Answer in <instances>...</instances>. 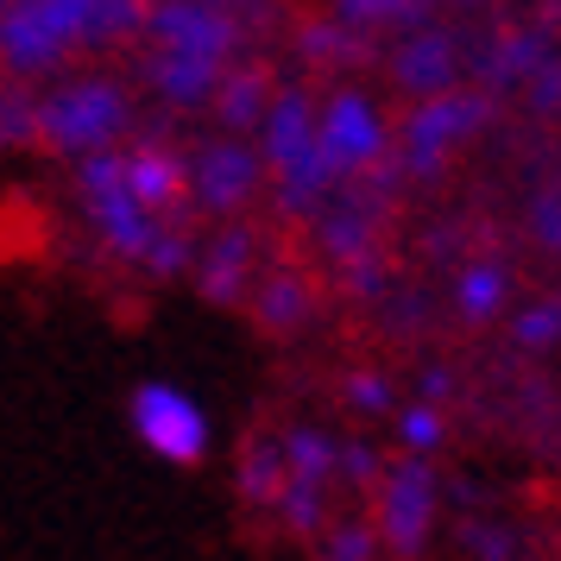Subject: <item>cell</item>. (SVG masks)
<instances>
[{
  "label": "cell",
  "mask_w": 561,
  "mask_h": 561,
  "mask_svg": "<svg viewBox=\"0 0 561 561\" xmlns=\"http://www.w3.org/2000/svg\"><path fill=\"white\" fill-rule=\"evenodd\" d=\"M316 146L334 164V178H354L366 164H379L385 152V114L359 89H341L316 107Z\"/></svg>",
  "instance_id": "cell-7"
},
{
  "label": "cell",
  "mask_w": 561,
  "mask_h": 561,
  "mask_svg": "<svg viewBox=\"0 0 561 561\" xmlns=\"http://www.w3.org/2000/svg\"><path fill=\"white\" fill-rule=\"evenodd\" d=\"M398 435H404V448H435V435H442V423H435V410H404L398 416Z\"/></svg>",
  "instance_id": "cell-19"
},
{
  "label": "cell",
  "mask_w": 561,
  "mask_h": 561,
  "mask_svg": "<svg viewBox=\"0 0 561 561\" xmlns=\"http://www.w3.org/2000/svg\"><path fill=\"white\" fill-rule=\"evenodd\" d=\"M467 121H473V107H455V102H430V107H423V114H416V121H410V133H404L410 158H416V164H430V158L442 152V146H448V139H455V133L467 127Z\"/></svg>",
  "instance_id": "cell-15"
},
{
  "label": "cell",
  "mask_w": 561,
  "mask_h": 561,
  "mask_svg": "<svg viewBox=\"0 0 561 561\" xmlns=\"http://www.w3.org/2000/svg\"><path fill=\"white\" fill-rule=\"evenodd\" d=\"M221 70H228V64H203V57L152 51V45H146V57H139V77H146V89H152V95L171 107V114H190V107H208V102H215Z\"/></svg>",
  "instance_id": "cell-10"
},
{
  "label": "cell",
  "mask_w": 561,
  "mask_h": 561,
  "mask_svg": "<svg viewBox=\"0 0 561 561\" xmlns=\"http://www.w3.org/2000/svg\"><path fill=\"white\" fill-rule=\"evenodd\" d=\"M133 89L107 70H64L38 89V152L77 164L89 152H114L133 139Z\"/></svg>",
  "instance_id": "cell-3"
},
{
  "label": "cell",
  "mask_w": 561,
  "mask_h": 561,
  "mask_svg": "<svg viewBox=\"0 0 561 561\" xmlns=\"http://www.w3.org/2000/svg\"><path fill=\"white\" fill-rule=\"evenodd\" d=\"M499 290H505V278H499V272H467V278H460V304H467V316H485V309L499 304Z\"/></svg>",
  "instance_id": "cell-18"
},
{
  "label": "cell",
  "mask_w": 561,
  "mask_h": 561,
  "mask_svg": "<svg viewBox=\"0 0 561 561\" xmlns=\"http://www.w3.org/2000/svg\"><path fill=\"white\" fill-rule=\"evenodd\" d=\"M423 517H430V480H423V467H404V473H391L385 485V536L398 542V549H416V536H423Z\"/></svg>",
  "instance_id": "cell-11"
},
{
  "label": "cell",
  "mask_w": 561,
  "mask_h": 561,
  "mask_svg": "<svg viewBox=\"0 0 561 561\" xmlns=\"http://www.w3.org/2000/svg\"><path fill=\"white\" fill-rule=\"evenodd\" d=\"M139 45L178 51V57H203V64H233L240 32H233V13L221 0H152Z\"/></svg>",
  "instance_id": "cell-6"
},
{
  "label": "cell",
  "mask_w": 561,
  "mask_h": 561,
  "mask_svg": "<svg viewBox=\"0 0 561 561\" xmlns=\"http://www.w3.org/2000/svg\"><path fill=\"white\" fill-rule=\"evenodd\" d=\"M7 7H13V0H0V13H7Z\"/></svg>",
  "instance_id": "cell-22"
},
{
  "label": "cell",
  "mask_w": 561,
  "mask_h": 561,
  "mask_svg": "<svg viewBox=\"0 0 561 561\" xmlns=\"http://www.w3.org/2000/svg\"><path fill=\"white\" fill-rule=\"evenodd\" d=\"M259 158H265V171L278 178V203L290 208V215L329 203V190L341 183L334 164L322 158V146H316V107H309L297 89H284V95L265 102V114H259Z\"/></svg>",
  "instance_id": "cell-4"
},
{
  "label": "cell",
  "mask_w": 561,
  "mask_h": 561,
  "mask_svg": "<svg viewBox=\"0 0 561 561\" xmlns=\"http://www.w3.org/2000/svg\"><path fill=\"white\" fill-rule=\"evenodd\" d=\"M259 316L272 322V329H290L297 316H304V290L290 278H278V284H265V304H259Z\"/></svg>",
  "instance_id": "cell-17"
},
{
  "label": "cell",
  "mask_w": 561,
  "mask_h": 561,
  "mask_svg": "<svg viewBox=\"0 0 561 561\" xmlns=\"http://www.w3.org/2000/svg\"><path fill=\"white\" fill-rule=\"evenodd\" d=\"M196 284H203V297H215V304H233L240 284H247V233H221L203 253V265H196Z\"/></svg>",
  "instance_id": "cell-14"
},
{
  "label": "cell",
  "mask_w": 561,
  "mask_h": 561,
  "mask_svg": "<svg viewBox=\"0 0 561 561\" xmlns=\"http://www.w3.org/2000/svg\"><path fill=\"white\" fill-rule=\"evenodd\" d=\"M127 430L139 435V448H146L152 460H164V467H203L208 442H215V430H208V410L196 404L183 385H171V379L133 385Z\"/></svg>",
  "instance_id": "cell-5"
},
{
  "label": "cell",
  "mask_w": 561,
  "mask_h": 561,
  "mask_svg": "<svg viewBox=\"0 0 561 561\" xmlns=\"http://www.w3.org/2000/svg\"><path fill=\"white\" fill-rule=\"evenodd\" d=\"M347 398H354L359 410H385V385L379 379H354L347 385Z\"/></svg>",
  "instance_id": "cell-20"
},
{
  "label": "cell",
  "mask_w": 561,
  "mask_h": 561,
  "mask_svg": "<svg viewBox=\"0 0 561 561\" xmlns=\"http://www.w3.org/2000/svg\"><path fill=\"white\" fill-rule=\"evenodd\" d=\"M329 561H366V549H359V536H354V530H347V536H334Z\"/></svg>",
  "instance_id": "cell-21"
},
{
  "label": "cell",
  "mask_w": 561,
  "mask_h": 561,
  "mask_svg": "<svg viewBox=\"0 0 561 561\" xmlns=\"http://www.w3.org/2000/svg\"><path fill=\"white\" fill-rule=\"evenodd\" d=\"M121 171H127L133 196L146 208H158V215H171L178 203H190V158L171 152L164 139H127Z\"/></svg>",
  "instance_id": "cell-9"
},
{
  "label": "cell",
  "mask_w": 561,
  "mask_h": 561,
  "mask_svg": "<svg viewBox=\"0 0 561 561\" xmlns=\"http://www.w3.org/2000/svg\"><path fill=\"white\" fill-rule=\"evenodd\" d=\"M416 7H423V0H341V20H347V26H398Z\"/></svg>",
  "instance_id": "cell-16"
},
{
  "label": "cell",
  "mask_w": 561,
  "mask_h": 561,
  "mask_svg": "<svg viewBox=\"0 0 561 561\" xmlns=\"http://www.w3.org/2000/svg\"><path fill=\"white\" fill-rule=\"evenodd\" d=\"M259 178H265V158L259 146H240V139H215L190 158V203L203 215H240L253 203Z\"/></svg>",
  "instance_id": "cell-8"
},
{
  "label": "cell",
  "mask_w": 561,
  "mask_h": 561,
  "mask_svg": "<svg viewBox=\"0 0 561 561\" xmlns=\"http://www.w3.org/2000/svg\"><path fill=\"white\" fill-rule=\"evenodd\" d=\"M38 152V82L0 77V158Z\"/></svg>",
  "instance_id": "cell-12"
},
{
  "label": "cell",
  "mask_w": 561,
  "mask_h": 561,
  "mask_svg": "<svg viewBox=\"0 0 561 561\" xmlns=\"http://www.w3.org/2000/svg\"><path fill=\"white\" fill-rule=\"evenodd\" d=\"M265 102H272V89H265V77L259 70H221V89H215V114L228 121L233 133H247V127H259V114H265Z\"/></svg>",
  "instance_id": "cell-13"
},
{
  "label": "cell",
  "mask_w": 561,
  "mask_h": 561,
  "mask_svg": "<svg viewBox=\"0 0 561 561\" xmlns=\"http://www.w3.org/2000/svg\"><path fill=\"white\" fill-rule=\"evenodd\" d=\"M152 0H13L0 13V77L51 82L77 57L139 45Z\"/></svg>",
  "instance_id": "cell-1"
},
{
  "label": "cell",
  "mask_w": 561,
  "mask_h": 561,
  "mask_svg": "<svg viewBox=\"0 0 561 561\" xmlns=\"http://www.w3.org/2000/svg\"><path fill=\"white\" fill-rule=\"evenodd\" d=\"M77 171V208L95 247L121 265H139L146 278H178L190 272V240L171 228V215H158L133 196L127 171H121V146L114 152H89L70 164Z\"/></svg>",
  "instance_id": "cell-2"
}]
</instances>
